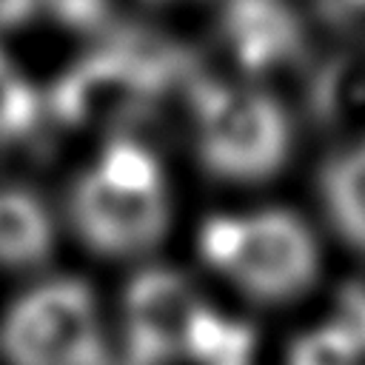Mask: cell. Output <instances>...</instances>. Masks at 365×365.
Returning a JSON list of instances; mask_svg holds the SVG:
<instances>
[{
  "instance_id": "11",
  "label": "cell",
  "mask_w": 365,
  "mask_h": 365,
  "mask_svg": "<svg viewBox=\"0 0 365 365\" xmlns=\"http://www.w3.org/2000/svg\"><path fill=\"white\" fill-rule=\"evenodd\" d=\"M43 114V97L0 51V148L26 140Z\"/></svg>"
},
{
  "instance_id": "10",
  "label": "cell",
  "mask_w": 365,
  "mask_h": 365,
  "mask_svg": "<svg viewBox=\"0 0 365 365\" xmlns=\"http://www.w3.org/2000/svg\"><path fill=\"white\" fill-rule=\"evenodd\" d=\"M251 328L228 317H220L205 305L191 328L185 356H191L200 365H251Z\"/></svg>"
},
{
  "instance_id": "9",
  "label": "cell",
  "mask_w": 365,
  "mask_h": 365,
  "mask_svg": "<svg viewBox=\"0 0 365 365\" xmlns=\"http://www.w3.org/2000/svg\"><path fill=\"white\" fill-rule=\"evenodd\" d=\"M319 191L336 231L351 245L365 251V143L325 163Z\"/></svg>"
},
{
  "instance_id": "3",
  "label": "cell",
  "mask_w": 365,
  "mask_h": 365,
  "mask_svg": "<svg viewBox=\"0 0 365 365\" xmlns=\"http://www.w3.org/2000/svg\"><path fill=\"white\" fill-rule=\"evenodd\" d=\"M194 145L208 174L228 182H259L285 165L291 123L268 91L200 86L194 94Z\"/></svg>"
},
{
  "instance_id": "8",
  "label": "cell",
  "mask_w": 365,
  "mask_h": 365,
  "mask_svg": "<svg viewBox=\"0 0 365 365\" xmlns=\"http://www.w3.org/2000/svg\"><path fill=\"white\" fill-rule=\"evenodd\" d=\"M54 222L46 202L26 188H0V265L34 268L48 259Z\"/></svg>"
},
{
  "instance_id": "2",
  "label": "cell",
  "mask_w": 365,
  "mask_h": 365,
  "mask_svg": "<svg viewBox=\"0 0 365 365\" xmlns=\"http://www.w3.org/2000/svg\"><path fill=\"white\" fill-rule=\"evenodd\" d=\"M200 257L259 302H288L319 277V245L311 228L285 208L208 217Z\"/></svg>"
},
{
  "instance_id": "4",
  "label": "cell",
  "mask_w": 365,
  "mask_h": 365,
  "mask_svg": "<svg viewBox=\"0 0 365 365\" xmlns=\"http://www.w3.org/2000/svg\"><path fill=\"white\" fill-rule=\"evenodd\" d=\"M143 46L120 40L77 60L54 83L51 111L80 128H125L140 120L174 68L163 46Z\"/></svg>"
},
{
  "instance_id": "14",
  "label": "cell",
  "mask_w": 365,
  "mask_h": 365,
  "mask_svg": "<svg viewBox=\"0 0 365 365\" xmlns=\"http://www.w3.org/2000/svg\"><path fill=\"white\" fill-rule=\"evenodd\" d=\"M31 6L46 9L57 23L71 29H91L108 14V0H31Z\"/></svg>"
},
{
  "instance_id": "12",
  "label": "cell",
  "mask_w": 365,
  "mask_h": 365,
  "mask_svg": "<svg viewBox=\"0 0 365 365\" xmlns=\"http://www.w3.org/2000/svg\"><path fill=\"white\" fill-rule=\"evenodd\" d=\"M288 365H359V339L339 317L294 339Z\"/></svg>"
},
{
  "instance_id": "5",
  "label": "cell",
  "mask_w": 365,
  "mask_h": 365,
  "mask_svg": "<svg viewBox=\"0 0 365 365\" xmlns=\"http://www.w3.org/2000/svg\"><path fill=\"white\" fill-rule=\"evenodd\" d=\"M0 354L9 365H106L94 291L74 277L34 285L0 319Z\"/></svg>"
},
{
  "instance_id": "1",
  "label": "cell",
  "mask_w": 365,
  "mask_h": 365,
  "mask_svg": "<svg viewBox=\"0 0 365 365\" xmlns=\"http://www.w3.org/2000/svg\"><path fill=\"white\" fill-rule=\"evenodd\" d=\"M74 231L103 257H134L163 242L171 202L157 157L131 137H111L68 200Z\"/></svg>"
},
{
  "instance_id": "6",
  "label": "cell",
  "mask_w": 365,
  "mask_h": 365,
  "mask_svg": "<svg viewBox=\"0 0 365 365\" xmlns=\"http://www.w3.org/2000/svg\"><path fill=\"white\" fill-rule=\"evenodd\" d=\"M202 308L205 302L180 271L163 265L140 271L123 299L125 342L134 365H165L185 356Z\"/></svg>"
},
{
  "instance_id": "15",
  "label": "cell",
  "mask_w": 365,
  "mask_h": 365,
  "mask_svg": "<svg viewBox=\"0 0 365 365\" xmlns=\"http://www.w3.org/2000/svg\"><path fill=\"white\" fill-rule=\"evenodd\" d=\"M345 3H351V6H362V9H365V0H345Z\"/></svg>"
},
{
  "instance_id": "13",
  "label": "cell",
  "mask_w": 365,
  "mask_h": 365,
  "mask_svg": "<svg viewBox=\"0 0 365 365\" xmlns=\"http://www.w3.org/2000/svg\"><path fill=\"white\" fill-rule=\"evenodd\" d=\"M317 103L325 117H348L365 106V66L336 60L317 86Z\"/></svg>"
},
{
  "instance_id": "7",
  "label": "cell",
  "mask_w": 365,
  "mask_h": 365,
  "mask_svg": "<svg viewBox=\"0 0 365 365\" xmlns=\"http://www.w3.org/2000/svg\"><path fill=\"white\" fill-rule=\"evenodd\" d=\"M220 29L248 71L279 68L302 48V23L285 0H225Z\"/></svg>"
}]
</instances>
